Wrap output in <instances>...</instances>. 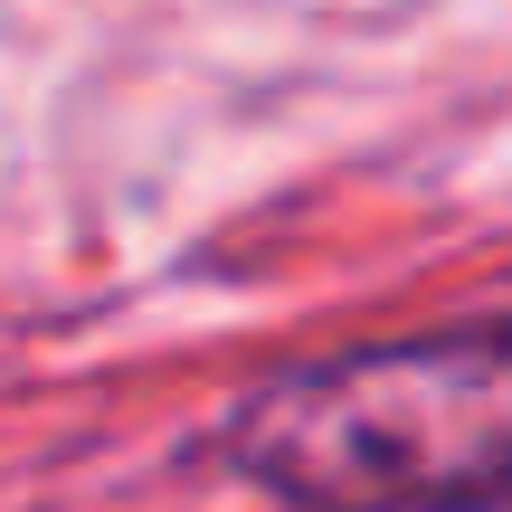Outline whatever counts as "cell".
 <instances>
[{"instance_id": "cell-1", "label": "cell", "mask_w": 512, "mask_h": 512, "mask_svg": "<svg viewBox=\"0 0 512 512\" xmlns=\"http://www.w3.org/2000/svg\"><path fill=\"white\" fill-rule=\"evenodd\" d=\"M219 465L285 512H512V313L266 370L228 399Z\"/></svg>"}]
</instances>
